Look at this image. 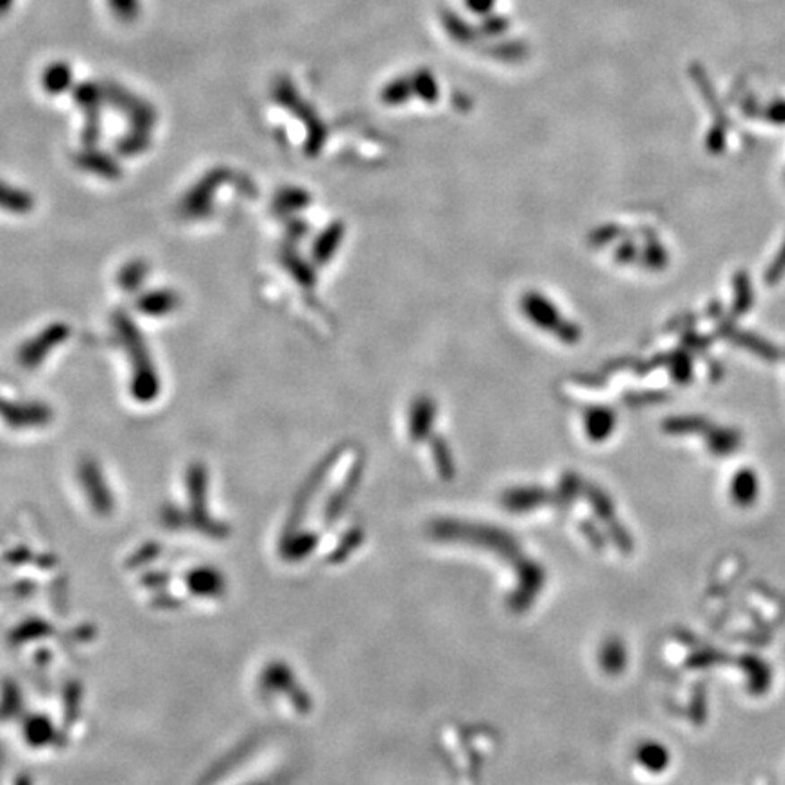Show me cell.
<instances>
[{
	"label": "cell",
	"mask_w": 785,
	"mask_h": 785,
	"mask_svg": "<svg viewBox=\"0 0 785 785\" xmlns=\"http://www.w3.org/2000/svg\"><path fill=\"white\" fill-rule=\"evenodd\" d=\"M740 666L747 676V689L753 694H763L772 685V667L756 655H744Z\"/></svg>",
	"instance_id": "6da1fadb"
},
{
	"label": "cell",
	"mask_w": 785,
	"mask_h": 785,
	"mask_svg": "<svg viewBox=\"0 0 785 785\" xmlns=\"http://www.w3.org/2000/svg\"><path fill=\"white\" fill-rule=\"evenodd\" d=\"M731 491L738 506H751L758 498V478L751 471H742L735 476Z\"/></svg>",
	"instance_id": "7a4b0ae2"
},
{
	"label": "cell",
	"mask_w": 785,
	"mask_h": 785,
	"mask_svg": "<svg viewBox=\"0 0 785 785\" xmlns=\"http://www.w3.org/2000/svg\"><path fill=\"white\" fill-rule=\"evenodd\" d=\"M640 760L653 771H662L669 763V753L660 744H648L640 751Z\"/></svg>",
	"instance_id": "3957f363"
},
{
	"label": "cell",
	"mask_w": 785,
	"mask_h": 785,
	"mask_svg": "<svg viewBox=\"0 0 785 785\" xmlns=\"http://www.w3.org/2000/svg\"><path fill=\"white\" fill-rule=\"evenodd\" d=\"M720 662H726V657L719 651H705L698 653L689 660V666L693 667H703V666H717Z\"/></svg>",
	"instance_id": "277c9868"
}]
</instances>
